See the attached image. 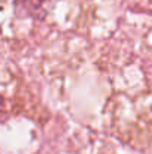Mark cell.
I'll list each match as a JSON object with an SVG mask.
<instances>
[{
    "label": "cell",
    "mask_w": 152,
    "mask_h": 154,
    "mask_svg": "<svg viewBox=\"0 0 152 154\" xmlns=\"http://www.w3.org/2000/svg\"><path fill=\"white\" fill-rule=\"evenodd\" d=\"M3 111H4V99L0 96V115L3 114Z\"/></svg>",
    "instance_id": "7a4b0ae2"
},
{
    "label": "cell",
    "mask_w": 152,
    "mask_h": 154,
    "mask_svg": "<svg viewBox=\"0 0 152 154\" xmlns=\"http://www.w3.org/2000/svg\"><path fill=\"white\" fill-rule=\"evenodd\" d=\"M49 0H16V6L31 17L42 20L46 15V5Z\"/></svg>",
    "instance_id": "6da1fadb"
}]
</instances>
